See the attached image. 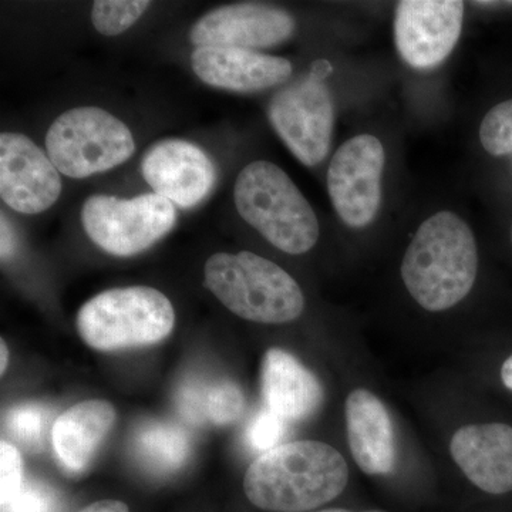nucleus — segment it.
<instances>
[{"label":"nucleus","instance_id":"nucleus-33","mask_svg":"<svg viewBox=\"0 0 512 512\" xmlns=\"http://www.w3.org/2000/svg\"><path fill=\"white\" fill-rule=\"evenodd\" d=\"M511 238H512V231H511Z\"/></svg>","mask_w":512,"mask_h":512},{"label":"nucleus","instance_id":"nucleus-31","mask_svg":"<svg viewBox=\"0 0 512 512\" xmlns=\"http://www.w3.org/2000/svg\"><path fill=\"white\" fill-rule=\"evenodd\" d=\"M481 8H512V2H476Z\"/></svg>","mask_w":512,"mask_h":512},{"label":"nucleus","instance_id":"nucleus-25","mask_svg":"<svg viewBox=\"0 0 512 512\" xmlns=\"http://www.w3.org/2000/svg\"><path fill=\"white\" fill-rule=\"evenodd\" d=\"M23 464L19 451L5 440L0 443V500L9 507L22 490Z\"/></svg>","mask_w":512,"mask_h":512},{"label":"nucleus","instance_id":"nucleus-29","mask_svg":"<svg viewBox=\"0 0 512 512\" xmlns=\"http://www.w3.org/2000/svg\"><path fill=\"white\" fill-rule=\"evenodd\" d=\"M500 379L505 389L512 392V353L504 360L503 365H501Z\"/></svg>","mask_w":512,"mask_h":512},{"label":"nucleus","instance_id":"nucleus-1","mask_svg":"<svg viewBox=\"0 0 512 512\" xmlns=\"http://www.w3.org/2000/svg\"><path fill=\"white\" fill-rule=\"evenodd\" d=\"M349 467L336 448L322 441H291L261 454L249 466L244 491L269 512H306L345 491Z\"/></svg>","mask_w":512,"mask_h":512},{"label":"nucleus","instance_id":"nucleus-3","mask_svg":"<svg viewBox=\"0 0 512 512\" xmlns=\"http://www.w3.org/2000/svg\"><path fill=\"white\" fill-rule=\"evenodd\" d=\"M234 201L242 220L286 254H305L318 242L315 211L291 177L274 163L248 164L235 181Z\"/></svg>","mask_w":512,"mask_h":512},{"label":"nucleus","instance_id":"nucleus-10","mask_svg":"<svg viewBox=\"0 0 512 512\" xmlns=\"http://www.w3.org/2000/svg\"><path fill=\"white\" fill-rule=\"evenodd\" d=\"M464 3L458 0H404L394 18L396 46L414 69H433L453 52L463 28Z\"/></svg>","mask_w":512,"mask_h":512},{"label":"nucleus","instance_id":"nucleus-12","mask_svg":"<svg viewBox=\"0 0 512 512\" xmlns=\"http://www.w3.org/2000/svg\"><path fill=\"white\" fill-rule=\"evenodd\" d=\"M295 20L284 9L261 3L222 6L202 16L190 32L198 47L265 49L293 35Z\"/></svg>","mask_w":512,"mask_h":512},{"label":"nucleus","instance_id":"nucleus-4","mask_svg":"<svg viewBox=\"0 0 512 512\" xmlns=\"http://www.w3.org/2000/svg\"><path fill=\"white\" fill-rule=\"evenodd\" d=\"M205 284L239 318L266 325L298 319L305 296L285 269L252 252L215 254L205 264Z\"/></svg>","mask_w":512,"mask_h":512},{"label":"nucleus","instance_id":"nucleus-11","mask_svg":"<svg viewBox=\"0 0 512 512\" xmlns=\"http://www.w3.org/2000/svg\"><path fill=\"white\" fill-rule=\"evenodd\" d=\"M62 194L59 170L39 147L19 133L0 136V195L20 214L49 210Z\"/></svg>","mask_w":512,"mask_h":512},{"label":"nucleus","instance_id":"nucleus-9","mask_svg":"<svg viewBox=\"0 0 512 512\" xmlns=\"http://www.w3.org/2000/svg\"><path fill=\"white\" fill-rule=\"evenodd\" d=\"M384 160L379 138L360 134L342 144L330 161V200L349 227H367L375 220L382 204Z\"/></svg>","mask_w":512,"mask_h":512},{"label":"nucleus","instance_id":"nucleus-30","mask_svg":"<svg viewBox=\"0 0 512 512\" xmlns=\"http://www.w3.org/2000/svg\"><path fill=\"white\" fill-rule=\"evenodd\" d=\"M0 353H2V359H0V372L5 373L6 366H8L9 352L8 346H6L5 340H2V348H0Z\"/></svg>","mask_w":512,"mask_h":512},{"label":"nucleus","instance_id":"nucleus-24","mask_svg":"<svg viewBox=\"0 0 512 512\" xmlns=\"http://www.w3.org/2000/svg\"><path fill=\"white\" fill-rule=\"evenodd\" d=\"M286 421L268 409L261 410L249 423L245 440L252 450L259 453L274 450L285 436Z\"/></svg>","mask_w":512,"mask_h":512},{"label":"nucleus","instance_id":"nucleus-2","mask_svg":"<svg viewBox=\"0 0 512 512\" xmlns=\"http://www.w3.org/2000/svg\"><path fill=\"white\" fill-rule=\"evenodd\" d=\"M477 272L476 237L451 211L437 212L420 225L402 262L407 291L429 312L447 311L466 299Z\"/></svg>","mask_w":512,"mask_h":512},{"label":"nucleus","instance_id":"nucleus-5","mask_svg":"<svg viewBox=\"0 0 512 512\" xmlns=\"http://www.w3.org/2000/svg\"><path fill=\"white\" fill-rule=\"evenodd\" d=\"M174 323L167 296L147 286L101 292L84 303L76 318L84 342L101 352L153 345L170 335Z\"/></svg>","mask_w":512,"mask_h":512},{"label":"nucleus","instance_id":"nucleus-16","mask_svg":"<svg viewBox=\"0 0 512 512\" xmlns=\"http://www.w3.org/2000/svg\"><path fill=\"white\" fill-rule=\"evenodd\" d=\"M346 434L357 467L369 476H386L396 466V436L386 404L375 393L356 389L345 404Z\"/></svg>","mask_w":512,"mask_h":512},{"label":"nucleus","instance_id":"nucleus-13","mask_svg":"<svg viewBox=\"0 0 512 512\" xmlns=\"http://www.w3.org/2000/svg\"><path fill=\"white\" fill-rule=\"evenodd\" d=\"M141 174L156 194L181 208L200 204L217 178L214 163L200 147L184 140H165L150 148Z\"/></svg>","mask_w":512,"mask_h":512},{"label":"nucleus","instance_id":"nucleus-22","mask_svg":"<svg viewBox=\"0 0 512 512\" xmlns=\"http://www.w3.org/2000/svg\"><path fill=\"white\" fill-rule=\"evenodd\" d=\"M480 140L491 156L512 154V99L497 104L485 114L480 126Z\"/></svg>","mask_w":512,"mask_h":512},{"label":"nucleus","instance_id":"nucleus-20","mask_svg":"<svg viewBox=\"0 0 512 512\" xmlns=\"http://www.w3.org/2000/svg\"><path fill=\"white\" fill-rule=\"evenodd\" d=\"M137 456L157 473H171L184 466L190 456V437L183 427L153 421L137 431Z\"/></svg>","mask_w":512,"mask_h":512},{"label":"nucleus","instance_id":"nucleus-7","mask_svg":"<svg viewBox=\"0 0 512 512\" xmlns=\"http://www.w3.org/2000/svg\"><path fill=\"white\" fill-rule=\"evenodd\" d=\"M177 222L173 202L156 192L136 198L93 195L83 204L82 224L94 244L111 255L146 251L165 237Z\"/></svg>","mask_w":512,"mask_h":512},{"label":"nucleus","instance_id":"nucleus-8","mask_svg":"<svg viewBox=\"0 0 512 512\" xmlns=\"http://www.w3.org/2000/svg\"><path fill=\"white\" fill-rule=\"evenodd\" d=\"M329 70L328 62L316 64L308 76L282 89L269 104L272 127L293 156L308 167L322 163L332 143L335 110L323 83Z\"/></svg>","mask_w":512,"mask_h":512},{"label":"nucleus","instance_id":"nucleus-26","mask_svg":"<svg viewBox=\"0 0 512 512\" xmlns=\"http://www.w3.org/2000/svg\"><path fill=\"white\" fill-rule=\"evenodd\" d=\"M9 507L12 512H52L53 495L43 485L28 484Z\"/></svg>","mask_w":512,"mask_h":512},{"label":"nucleus","instance_id":"nucleus-6","mask_svg":"<svg viewBox=\"0 0 512 512\" xmlns=\"http://www.w3.org/2000/svg\"><path fill=\"white\" fill-rule=\"evenodd\" d=\"M46 148L59 173L86 178L126 163L136 143L130 128L109 111L79 107L57 117L47 131Z\"/></svg>","mask_w":512,"mask_h":512},{"label":"nucleus","instance_id":"nucleus-28","mask_svg":"<svg viewBox=\"0 0 512 512\" xmlns=\"http://www.w3.org/2000/svg\"><path fill=\"white\" fill-rule=\"evenodd\" d=\"M79 512H130L126 504L116 500L96 501V503L87 505Z\"/></svg>","mask_w":512,"mask_h":512},{"label":"nucleus","instance_id":"nucleus-19","mask_svg":"<svg viewBox=\"0 0 512 512\" xmlns=\"http://www.w3.org/2000/svg\"><path fill=\"white\" fill-rule=\"evenodd\" d=\"M245 409V397L241 387L231 380L204 382L200 379L187 380L177 393V410L188 423H212L225 426L234 423Z\"/></svg>","mask_w":512,"mask_h":512},{"label":"nucleus","instance_id":"nucleus-14","mask_svg":"<svg viewBox=\"0 0 512 512\" xmlns=\"http://www.w3.org/2000/svg\"><path fill=\"white\" fill-rule=\"evenodd\" d=\"M450 454L468 480L484 493H512V426L467 424L450 441Z\"/></svg>","mask_w":512,"mask_h":512},{"label":"nucleus","instance_id":"nucleus-17","mask_svg":"<svg viewBox=\"0 0 512 512\" xmlns=\"http://www.w3.org/2000/svg\"><path fill=\"white\" fill-rule=\"evenodd\" d=\"M266 409L285 421L308 419L323 403V387L311 370L285 350L265 353L261 369Z\"/></svg>","mask_w":512,"mask_h":512},{"label":"nucleus","instance_id":"nucleus-27","mask_svg":"<svg viewBox=\"0 0 512 512\" xmlns=\"http://www.w3.org/2000/svg\"><path fill=\"white\" fill-rule=\"evenodd\" d=\"M16 237L9 221L2 215V258L8 259L15 252Z\"/></svg>","mask_w":512,"mask_h":512},{"label":"nucleus","instance_id":"nucleus-23","mask_svg":"<svg viewBox=\"0 0 512 512\" xmlns=\"http://www.w3.org/2000/svg\"><path fill=\"white\" fill-rule=\"evenodd\" d=\"M49 412L40 404H22L8 413V429L25 446L37 448L42 444Z\"/></svg>","mask_w":512,"mask_h":512},{"label":"nucleus","instance_id":"nucleus-32","mask_svg":"<svg viewBox=\"0 0 512 512\" xmlns=\"http://www.w3.org/2000/svg\"><path fill=\"white\" fill-rule=\"evenodd\" d=\"M316 512H353L348 510H340V508H330V510H322ZM365 512H383V511H365Z\"/></svg>","mask_w":512,"mask_h":512},{"label":"nucleus","instance_id":"nucleus-18","mask_svg":"<svg viewBox=\"0 0 512 512\" xmlns=\"http://www.w3.org/2000/svg\"><path fill=\"white\" fill-rule=\"evenodd\" d=\"M116 421V410L104 400L74 404L55 421L52 444L64 470L80 473Z\"/></svg>","mask_w":512,"mask_h":512},{"label":"nucleus","instance_id":"nucleus-21","mask_svg":"<svg viewBox=\"0 0 512 512\" xmlns=\"http://www.w3.org/2000/svg\"><path fill=\"white\" fill-rule=\"evenodd\" d=\"M148 6L150 2L143 0H99L93 5L94 28L104 36H119L143 16Z\"/></svg>","mask_w":512,"mask_h":512},{"label":"nucleus","instance_id":"nucleus-15","mask_svg":"<svg viewBox=\"0 0 512 512\" xmlns=\"http://www.w3.org/2000/svg\"><path fill=\"white\" fill-rule=\"evenodd\" d=\"M191 66L202 82L239 93L271 89L292 74V64L284 57L239 47H197Z\"/></svg>","mask_w":512,"mask_h":512}]
</instances>
